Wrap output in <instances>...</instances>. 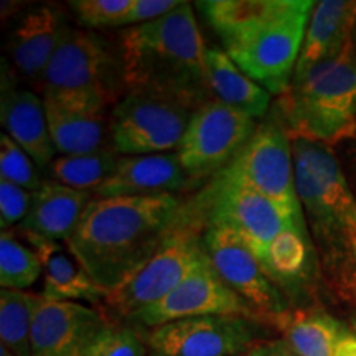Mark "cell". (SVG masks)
Here are the masks:
<instances>
[{"label": "cell", "instance_id": "obj_1", "mask_svg": "<svg viewBox=\"0 0 356 356\" xmlns=\"http://www.w3.org/2000/svg\"><path fill=\"white\" fill-rule=\"evenodd\" d=\"M177 195L92 198L66 241L106 292L114 291L184 220Z\"/></svg>", "mask_w": 356, "mask_h": 356}, {"label": "cell", "instance_id": "obj_2", "mask_svg": "<svg viewBox=\"0 0 356 356\" xmlns=\"http://www.w3.org/2000/svg\"><path fill=\"white\" fill-rule=\"evenodd\" d=\"M127 92H152L195 111L211 101L207 50L193 7L184 2L149 24L127 26L119 35Z\"/></svg>", "mask_w": 356, "mask_h": 356}, {"label": "cell", "instance_id": "obj_3", "mask_svg": "<svg viewBox=\"0 0 356 356\" xmlns=\"http://www.w3.org/2000/svg\"><path fill=\"white\" fill-rule=\"evenodd\" d=\"M280 111L291 139L332 147L356 136V48L314 66L292 79L280 96Z\"/></svg>", "mask_w": 356, "mask_h": 356}, {"label": "cell", "instance_id": "obj_4", "mask_svg": "<svg viewBox=\"0 0 356 356\" xmlns=\"http://www.w3.org/2000/svg\"><path fill=\"white\" fill-rule=\"evenodd\" d=\"M42 86L44 101L106 115L127 92L119 48L91 30H73L51 60Z\"/></svg>", "mask_w": 356, "mask_h": 356}, {"label": "cell", "instance_id": "obj_5", "mask_svg": "<svg viewBox=\"0 0 356 356\" xmlns=\"http://www.w3.org/2000/svg\"><path fill=\"white\" fill-rule=\"evenodd\" d=\"M315 2L280 0L269 19L225 44V51L249 78L280 95L291 86Z\"/></svg>", "mask_w": 356, "mask_h": 356}, {"label": "cell", "instance_id": "obj_6", "mask_svg": "<svg viewBox=\"0 0 356 356\" xmlns=\"http://www.w3.org/2000/svg\"><path fill=\"white\" fill-rule=\"evenodd\" d=\"M200 228L197 218L185 215L152 254L108 293L104 304L115 315L131 320L165 299L208 259Z\"/></svg>", "mask_w": 356, "mask_h": 356}, {"label": "cell", "instance_id": "obj_7", "mask_svg": "<svg viewBox=\"0 0 356 356\" xmlns=\"http://www.w3.org/2000/svg\"><path fill=\"white\" fill-rule=\"evenodd\" d=\"M291 140L302 208L320 238L343 246L345 231L356 221V200L345 173L328 145L307 139Z\"/></svg>", "mask_w": 356, "mask_h": 356}, {"label": "cell", "instance_id": "obj_8", "mask_svg": "<svg viewBox=\"0 0 356 356\" xmlns=\"http://www.w3.org/2000/svg\"><path fill=\"white\" fill-rule=\"evenodd\" d=\"M191 114L170 97L129 91L111 111V145L121 155L177 152Z\"/></svg>", "mask_w": 356, "mask_h": 356}, {"label": "cell", "instance_id": "obj_9", "mask_svg": "<svg viewBox=\"0 0 356 356\" xmlns=\"http://www.w3.org/2000/svg\"><path fill=\"white\" fill-rule=\"evenodd\" d=\"M273 202L289 220H304L296 190L292 140L286 124L266 119L234 162L222 170Z\"/></svg>", "mask_w": 356, "mask_h": 356}, {"label": "cell", "instance_id": "obj_10", "mask_svg": "<svg viewBox=\"0 0 356 356\" xmlns=\"http://www.w3.org/2000/svg\"><path fill=\"white\" fill-rule=\"evenodd\" d=\"M256 129L254 119L216 99L195 109L177 150L190 180H202L226 170Z\"/></svg>", "mask_w": 356, "mask_h": 356}, {"label": "cell", "instance_id": "obj_11", "mask_svg": "<svg viewBox=\"0 0 356 356\" xmlns=\"http://www.w3.org/2000/svg\"><path fill=\"white\" fill-rule=\"evenodd\" d=\"M259 320L241 315H210L160 325L147 335L149 356H243L259 343Z\"/></svg>", "mask_w": 356, "mask_h": 356}, {"label": "cell", "instance_id": "obj_12", "mask_svg": "<svg viewBox=\"0 0 356 356\" xmlns=\"http://www.w3.org/2000/svg\"><path fill=\"white\" fill-rule=\"evenodd\" d=\"M203 241L211 266L222 282L251 307L261 323L270 325L275 317L286 314L289 310L286 297L229 226L208 220Z\"/></svg>", "mask_w": 356, "mask_h": 356}, {"label": "cell", "instance_id": "obj_13", "mask_svg": "<svg viewBox=\"0 0 356 356\" xmlns=\"http://www.w3.org/2000/svg\"><path fill=\"white\" fill-rule=\"evenodd\" d=\"M207 202L210 204L208 220L229 226L257 261L262 259L280 231L292 222L304 221L289 220L273 202L225 172L218 175Z\"/></svg>", "mask_w": 356, "mask_h": 356}, {"label": "cell", "instance_id": "obj_14", "mask_svg": "<svg viewBox=\"0 0 356 356\" xmlns=\"http://www.w3.org/2000/svg\"><path fill=\"white\" fill-rule=\"evenodd\" d=\"M210 315H241L257 320L251 307L222 282L208 257L180 286L173 289L165 299L139 312L129 322L157 328L160 325L177 322V320L210 317Z\"/></svg>", "mask_w": 356, "mask_h": 356}, {"label": "cell", "instance_id": "obj_15", "mask_svg": "<svg viewBox=\"0 0 356 356\" xmlns=\"http://www.w3.org/2000/svg\"><path fill=\"white\" fill-rule=\"evenodd\" d=\"M71 32L73 29L58 7L38 6L26 10L7 40L13 71L26 81L43 84L48 66Z\"/></svg>", "mask_w": 356, "mask_h": 356}, {"label": "cell", "instance_id": "obj_16", "mask_svg": "<svg viewBox=\"0 0 356 356\" xmlns=\"http://www.w3.org/2000/svg\"><path fill=\"white\" fill-rule=\"evenodd\" d=\"M108 323L95 307L43 299L33 322L32 356H79Z\"/></svg>", "mask_w": 356, "mask_h": 356}, {"label": "cell", "instance_id": "obj_17", "mask_svg": "<svg viewBox=\"0 0 356 356\" xmlns=\"http://www.w3.org/2000/svg\"><path fill=\"white\" fill-rule=\"evenodd\" d=\"M188 184L178 152L121 155L118 168L95 191V198L175 195Z\"/></svg>", "mask_w": 356, "mask_h": 356}, {"label": "cell", "instance_id": "obj_18", "mask_svg": "<svg viewBox=\"0 0 356 356\" xmlns=\"http://www.w3.org/2000/svg\"><path fill=\"white\" fill-rule=\"evenodd\" d=\"M26 239L30 248L37 251L43 266V293L47 300L56 302H86L99 305L106 302L108 292L102 289L91 274L84 269L66 243L50 241L38 236L19 233Z\"/></svg>", "mask_w": 356, "mask_h": 356}, {"label": "cell", "instance_id": "obj_19", "mask_svg": "<svg viewBox=\"0 0 356 356\" xmlns=\"http://www.w3.org/2000/svg\"><path fill=\"white\" fill-rule=\"evenodd\" d=\"M0 119L6 134L32 157L40 170L56 159L44 102L32 89L3 81Z\"/></svg>", "mask_w": 356, "mask_h": 356}, {"label": "cell", "instance_id": "obj_20", "mask_svg": "<svg viewBox=\"0 0 356 356\" xmlns=\"http://www.w3.org/2000/svg\"><path fill=\"white\" fill-rule=\"evenodd\" d=\"M270 325L293 356H356V332L323 310H287Z\"/></svg>", "mask_w": 356, "mask_h": 356}, {"label": "cell", "instance_id": "obj_21", "mask_svg": "<svg viewBox=\"0 0 356 356\" xmlns=\"http://www.w3.org/2000/svg\"><path fill=\"white\" fill-rule=\"evenodd\" d=\"M355 24L356 2L353 0L315 2L293 78L307 73L314 66L340 56L353 42Z\"/></svg>", "mask_w": 356, "mask_h": 356}, {"label": "cell", "instance_id": "obj_22", "mask_svg": "<svg viewBox=\"0 0 356 356\" xmlns=\"http://www.w3.org/2000/svg\"><path fill=\"white\" fill-rule=\"evenodd\" d=\"M92 198L95 195L89 191L74 190L44 180L33 193L29 215L17 226V231L50 241L66 243L76 229Z\"/></svg>", "mask_w": 356, "mask_h": 356}, {"label": "cell", "instance_id": "obj_23", "mask_svg": "<svg viewBox=\"0 0 356 356\" xmlns=\"http://www.w3.org/2000/svg\"><path fill=\"white\" fill-rule=\"evenodd\" d=\"M207 81L213 99L254 121L264 118L269 109L270 92L249 78L225 50H207Z\"/></svg>", "mask_w": 356, "mask_h": 356}, {"label": "cell", "instance_id": "obj_24", "mask_svg": "<svg viewBox=\"0 0 356 356\" xmlns=\"http://www.w3.org/2000/svg\"><path fill=\"white\" fill-rule=\"evenodd\" d=\"M48 129L56 154H91L111 145L109 119L102 114H88L61 108L44 101Z\"/></svg>", "mask_w": 356, "mask_h": 356}, {"label": "cell", "instance_id": "obj_25", "mask_svg": "<svg viewBox=\"0 0 356 356\" xmlns=\"http://www.w3.org/2000/svg\"><path fill=\"white\" fill-rule=\"evenodd\" d=\"M259 262L277 287L300 286L312 267V244L305 222H292L280 231Z\"/></svg>", "mask_w": 356, "mask_h": 356}, {"label": "cell", "instance_id": "obj_26", "mask_svg": "<svg viewBox=\"0 0 356 356\" xmlns=\"http://www.w3.org/2000/svg\"><path fill=\"white\" fill-rule=\"evenodd\" d=\"M119 160L121 154L115 152L113 147H106L91 154L58 155L44 172L47 180L95 195V191L113 175Z\"/></svg>", "mask_w": 356, "mask_h": 356}, {"label": "cell", "instance_id": "obj_27", "mask_svg": "<svg viewBox=\"0 0 356 356\" xmlns=\"http://www.w3.org/2000/svg\"><path fill=\"white\" fill-rule=\"evenodd\" d=\"M43 297L26 291H0V340L17 356H32V332Z\"/></svg>", "mask_w": 356, "mask_h": 356}, {"label": "cell", "instance_id": "obj_28", "mask_svg": "<svg viewBox=\"0 0 356 356\" xmlns=\"http://www.w3.org/2000/svg\"><path fill=\"white\" fill-rule=\"evenodd\" d=\"M43 274L42 261L33 248L17 238L12 229L0 234V286L10 291H26Z\"/></svg>", "mask_w": 356, "mask_h": 356}, {"label": "cell", "instance_id": "obj_29", "mask_svg": "<svg viewBox=\"0 0 356 356\" xmlns=\"http://www.w3.org/2000/svg\"><path fill=\"white\" fill-rule=\"evenodd\" d=\"M79 356H149V348L136 328L108 323Z\"/></svg>", "mask_w": 356, "mask_h": 356}, {"label": "cell", "instance_id": "obj_30", "mask_svg": "<svg viewBox=\"0 0 356 356\" xmlns=\"http://www.w3.org/2000/svg\"><path fill=\"white\" fill-rule=\"evenodd\" d=\"M0 178L35 193L43 185L40 168L32 157L6 132L0 136Z\"/></svg>", "mask_w": 356, "mask_h": 356}, {"label": "cell", "instance_id": "obj_31", "mask_svg": "<svg viewBox=\"0 0 356 356\" xmlns=\"http://www.w3.org/2000/svg\"><path fill=\"white\" fill-rule=\"evenodd\" d=\"M68 6L86 29H114L127 25L134 0H73Z\"/></svg>", "mask_w": 356, "mask_h": 356}, {"label": "cell", "instance_id": "obj_32", "mask_svg": "<svg viewBox=\"0 0 356 356\" xmlns=\"http://www.w3.org/2000/svg\"><path fill=\"white\" fill-rule=\"evenodd\" d=\"M33 193L0 178V226L2 231H8L19 226L29 215L32 207Z\"/></svg>", "mask_w": 356, "mask_h": 356}, {"label": "cell", "instance_id": "obj_33", "mask_svg": "<svg viewBox=\"0 0 356 356\" xmlns=\"http://www.w3.org/2000/svg\"><path fill=\"white\" fill-rule=\"evenodd\" d=\"M184 2H177V0H134L132 10L129 13L127 25H142L149 24L160 19V17L167 15L177 7H180Z\"/></svg>", "mask_w": 356, "mask_h": 356}, {"label": "cell", "instance_id": "obj_34", "mask_svg": "<svg viewBox=\"0 0 356 356\" xmlns=\"http://www.w3.org/2000/svg\"><path fill=\"white\" fill-rule=\"evenodd\" d=\"M243 356H293L286 340H264L249 348Z\"/></svg>", "mask_w": 356, "mask_h": 356}, {"label": "cell", "instance_id": "obj_35", "mask_svg": "<svg viewBox=\"0 0 356 356\" xmlns=\"http://www.w3.org/2000/svg\"><path fill=\"white\" fill-rule=\"evenodd\" d=\"M343 246L348 254L353 261V264L356 267V221L351 222V225L346 228L345 231V238H343Z\"/></svg>", "mask_w": 356, "mask_h": 356}, {"label": "cell", "instance_id": "obj_36", "mask_svg": "<svg viewBox=\"0 0 356 356\" xmlns=\"http://www.w3.org/2000/svg\"><path fill=\"white\" fill-rule=\"evenodd\" d=\"M353 44H355V48H356V24H355V30H353Z\"/></svg>", "mask_w": 356, "mask_h": 356}, {"label": "cell", "instance_id": "obj_37", "mask_svg": "<svg viewBox=\"0 0 356 356\" xmlns=\"http://www.w3.org/2000/svg\"><path fill=\"white\" fill-rule=\"evenodd\" d=\"M353 330L356 332V315H355V318H353Z\"/></svg>", "mask_w": 356, "mask_h": 356}]
</instances>
